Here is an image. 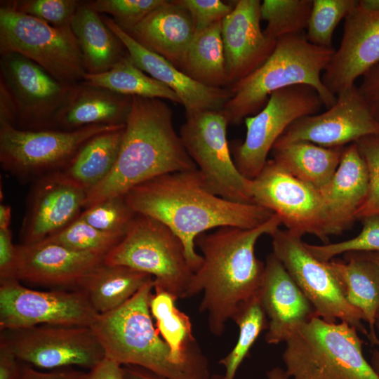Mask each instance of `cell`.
Returning <instances> with one entry per match:
<instances>
[{
	"label": "cell",
	"mask_w": 379,
	"mask_h": 379,
	"mask_svg": "<svg viewBox=\"0 0 379 379\" xmlns=\"http://www.w3.org/2000/svg\"><path fill=\"white\" fill-rule=\"evenodd\" d=\"M344 20L340 44L321 76L335 96L355 85L357 78L379 62V13L357 4Z\"/></svg>",
	"instance_id": "cell-18"
},
{
	"label": "cell",
	"mask_w": 379,
	"mask_h": 379,
	"mask_svg": "<svg viewBox=\"0 0 379 379\" xmlns=\"http://www.w3.org/2000/svg\"><path fill=\"white\" fill-rule=\"evenodd\" d=\"M345 261L326 262L335 276L347 302L359 310L368 324V340L379 347L375 324L379 317V266L360 252L345 253Z\"/></svg>",
	"instance_id": "cell-27"
},
{
	"label": "cell",
	"mask_w": 379,
	"mask_h": 379,
	"mask_svg": "<svg viewBox=\"0 0 379 379\" xmlns=\"http://www.w3.org/2000/svg\"><path fill=\"white\" fill-rule=\"evenodd\" d=\"M1 332V340L31 366L53 370L78 366L91 370L105 359L91 327L40 325Z\"/></svg>",
	"instance_id": "cell-14"
},
{
	"label": "cell",
	"mask_w": 379,
	"mask_h": 379,
	"mask_svg": "<svg viewBox=\"0 0 379 379\" xmlns=\"http://www.w3.org/2000/svg\"><path fill=\"white\" fill-rule=\"evenodd\" d=\"M281 224L274 213L254 228L222 227L196 239L203 262L193 273L187 298L204 292L199 310L207 313L210 331L215 335H222L227 321L258 298L265 264L255 256V246L261 236L270 235Z\"/></svg>",
	"instance_id": "cell-2"
},
{
	"label": "cell",
	"mask_w": 379,
	"mask_h": 379,
	"mask_svg": "<svg viewBox=\"0 0 379 379\" xmlns=\"http://www.w3.org/2000/svg\"><path fill=\"white\" fill-rule=\"evenodd\" d=\"M361 77L358 90L372 116L379 123V62Z\"/></svg>",
	"instance_id": "cell-45"
},
{
	"label": "cell",
	"mask_w": 379,
	"mask_h": 379,
	"mask_svg": "<svg viewBox=\"0 0 379 379\" xmlns=\"http://www.w3.org/2000/svg\"><path fill=\"white\" fill-rule=\"evenodd\" d=\"M101 18L124 43L133 63L178 95L186 116L201 111L222 110L231 98L229 88L208 86L192 79L164 58L139 44L111 17L101 15Z\"/></svg>",
	"instance_id": "cell-21"
},
{
	"label": "cell",
	"mask_w": 379,
	"mask_h": 379,
	"mask_svg": "<svg viewBox=\"0 0 379 379\" xmlns=\"http://www.w3.org/2000/svg\"><path fill=\"white\" fill-rule=\"evenodd\" d=\"M323 105L317 91L309 86L295 85L272 93L260 112L244 119L246 138L233 152L239 171L248 180L255 179L286 128L301 117L317 114Z\"/></svg>",
	"instance_id": "cell-12"
},
{
	"label": "cell",
	"mask_w": 379,
	"mask_h": 379,
	"mask_svg": "<svg viewBox=\"0 0 379 379\" xmlns=\"http://www.w3.org/2000/svg\"><path fill=\"white\" fill-rule=\"evenodd\" d=\"M313 0H264L260 5L261 20L267 22L265 35L274 41L305 33Z\"/></svg>",
	"instance_id": "cell-35"
},
{
	"label": "cell",
	"mask_w": 379,
	"mask_h": 379,
	"mask_svg": "<svg viewBox=\"0 0 379 379\" xmlns=\"http://www.w3.org/2000/svg\"><path fill=\"white\" fill-rule=\"evenodd\" d=\"M86 191L57 171L36 180L21 228L23 244L40 242L79 217Z\"/></svg>",
	"instance_id": "cell-19"
},
{
	"label": "cell",
	"mask_w": 379,
	"mask_h": 379,
	"mask_svg": "<svg viewBox=\"0 0 379 379\" xmlns=\"http://www.w3.org/2000/svg\"><path fill=\"white\" fill-rule=\"evenodd\" d=\"M190 13L194 32L221 22L234 6L220 0H175Z\"/></svg>",
	"instance_id": "cell-44"
},
{
	"label": "cell",
	"mask_w": 379,
	"mask_h": 379,
	"mask_svg": "<svg viewBox=\"0 0 379 379\" xmlns=\"http://www.w3.org/2000/svg\"><path fill=\"white\" fill-rule=\"evenodd\" d=\"M98 314L81 289L41 291L17 279L1 282V331L40 325L90 327Z\"/></svg>",
	"instance_id": "cell-16"
},
{
	"label": "cell",
	"mask_w": 379,
	"mask_h": 379,
	"mask_svg": "<svg viewBox=\"0 0 379 379\" xmlns=\"http://www.w3.org/2000/svg\"><path fill=\"white\" fill-rule=\"evenodd\" d=\"M233 320L239 326V334L233 349L220 361L225 368L223 379H234L238 368L260 333L268 328L267 317L258 298L244 305Z\"/></svg>",
	"instance_id": "cell-36"
},
{
	"label": "cell",
	"mask_w": 379,
	"mask_h": 379,
	"mask_svg": "<svg viewBox=\"0 0 379 379\" xmlns=\"http://www.w3.org/2000/svg\"><path fill=\"white\" fill-rule=\"evenodd\" d=\"M84 81L127 96L166 99L180 104L178 95L167 86L135 66L128 54L107 72L86 73Z\"/></svg>",
	"instance_id": "cell-34"
},
{
	"label": "cell",
	"mask_w": 379,
	"mask_h": 379,
	"mask_svg": "<svg viewBox=\"0 0 379 379\" xmlns=\"http://www.w3.org/2000/svg\"><path fill=\"white\" fill-rule=\"evenodd\" d=\"M0 54L1 82L15 108L13 126L28 131L55 130L73 84L58 81L20 53Z\"/></svg>",
	"instance_id": "cell-13"
},
{
	"label": "cell",
	"mask_w": 379,
	"mask_h": 379,
	"mask_svg": "<svg viewBox=\"0 0 379 379\" xmlns=\"http://www.w3.org/2000/svg\"><path fill=\"white\" fill-rule=\"evenodd\" d=\"M357 2L358 0H313L305 32L307 39L317 46L333 48L335 29Z\"/></svg>",
	"instance_id": "cell-38"
},
{
	"label": "cell",
	"mask_w": 379,
	"mask_h": 379,
	"mask_svg": "<svg viewBox=\"0 0 379 379\" xmlns=\"http://www.w3.org/2000/svg\"><path fill=\"white\" fill-rule=\"evenodd\" d=\"M260 0H239L222 21L230 86L258 69L274 50L277 41L267 38L260 27Z\"/></svg>",
	"instance_id": "cell-20"
},
{
	"label": "cell",
	"mask_w": 379,
	"mask_h": 379,
	"mask_svg": "<svg viewBox=\"0 0 379 379\" xmlns=\"http://www.w3.org/2000/svg\"><path fill=\"white\" fill-rule=\"evenodd\" d=\"M125 125L86 141L59 172L86 192L102 182L117 161Z\"/></svg>",
	"instance_id": "cell-32"
},
{
	"label": "cell",
	"mask_w": 379,
	"mask_h": 379,
	"mask_svg": "<svg viewBox=\"0 0 379 379\" xmlns=\"http://www.w3.org/2000/svg\"><path fill=\"white\" fill-rule=\"evenodd\" d=\"M124 234L98 230L79 215L65 227L44 241L60 244L76 251L105 257Z\"/></svg>",
	"instance_id": "cell-37"
},
{
	"label": "cell",
	"mask_w": 379,
	"mask_h": 379,
	"mask_svg": "<svg viewBox=\"0 0 379 379\" xmlns=\"http://www.w3.org/2000/svg\"><path fill=\"white\" fill-rule=\"evenodd\" d=\"M135 214L124 196H117L85 208L79 217L102 232L124 234Z\"/></svg>",
	"instance_id": "cell-39"
},
{
	"label": "cell",
	"mask_w": 379,
	"mask_h": 379,
	"mask_svg": "<svg viewBox=\"0 0 379 379\" xmlns=\"http://www.w3.org/2000/svg\"><path fill=\"white\" fill-rule=\"evenodd\" d=\"M70 26L87 74L107 72L128 55L121 40L85 1L80 2Z\"/></svg>",
	"instance_id": "cell-28"
},
{
	"label": "cell",
	"mask_w": 379,
	"mask_h": 379,
	"mask_svg": "<svg viewBox=\"0 0 379 379\" xmlns=\"http://www.w3.org/2000/svg\"><path fill=\"white\" fill-rule=\"evenodd\" d=\"M123 126H91L72 131H28L0 122L1 166L20 180H36L62 170L93 136Z\"/></svg>",
	"instance_id": "cell-10"
},
{
	"label": "cell",
	"mask_w": 379,
	"mask_h": 379,
	"mask_svg": "<svg viewBox=\"0 0 379 379\" xmlns=\"http://www.w3.org/2000/svg\"><path fill=\"white\" fill-rule=\"evenodd\" d=\"M282 354L292 379H379L363 354L364 340L345 321L314 316L293 329Z\"/></svg>",
	"instance_id": "cell-6"
},
{
	"label": "cell",
	"mask_w": 379,
	"mask_h": 379,
	"mask_svg": "<svg viewBox=\"0 0 379 379\" xmlns=\"http://www.w3.org/2000/svg\"><path fill=\"white\" fill-rule=\"evenodd\" d=\"M361 254L379 266V252H360Z\"/></svg>",
	"instance_id": "cell-55"
},
{
	"label": "cell",
	"mask_w": 379,
	"mask_h": 379,
	"mask_svg": "<svg viewBox=\"0 0 379 379\" xmlns=\"http://www.w3.org/2000/svg\"><path fill=\"white\" fill-rule=\"evenodd\" d=\"M166 0H94L86 4L98 13H107L125 32L145 19Z\"/></svg>",
	"instance_id": "cell-41"
},
{
	"label": "cell",
	"mask_w": 379,
	"mask_h": 379,
	"mask_svg": "<svg viewBox=\"0 0 379 379\" xmlns=\"http://www.w3.org/2000/svg\"><path fill=\"white\" fill-rule=\"evenodd\" d=\"M19 379H88V373L71 367L40 371L26 364H22Z\"/></svg>",
	"instance_id": "cell-47"
},
{
	"label": "cell",
	"mask_w": 379,
	"mask_h": 379,
	"mask_svg": "<svg viewBox=\"0 0 379 379\" xmlns=\"http://www.w3.org/2000/svg\"><path fill=\"white\" fill-rule=\"evenodd\" d=\"M3 340H0V379H19L22 365Z\"/></svg>",
	"instance_id": "cell-48"
},
{
	"label": "cell",
	"mask_w": 379,
	"mask_h": 379,
	"mask_svg": "<svg viewBox=\"0 0 379 379\" xmlns=\"http://www.w3.org/2000/svg\"><path fill=\"white\" fill-rule=\"evenodd\" d=\"M176 300L164 291L152 294L150 311L156 319L157 329L178 363L209 373L205 357L196 348L190 319L176 307Z\"/></svg>",
	"instance_id": "cell-31"
},
{
	"label": "cell",
	"mask_w": 379,
	"mask_h": 379,
	"mask_svg": "<svg viewBox=\"0 0 379 379\" xmlns=\"http://www.w3.org/2000/svg\"><path fill=\"white\" fill-rule=\"evenodd\" d=\"M357 5L362 10L379 13V0H359Z\"/></svg>",
	"instance_id": "cell-53"
},
{
	"label": "cell",
	"mask_w": 379,
	"mask_h": 379,
	"mask_svg": "<svg viewBox=\"0 0 379 379\" xmlns=\"http://www.w3.org/2000/svg\"><path fill=\"white\" fill-rule=\"evenodd\" d=\"M124 198L135 213L159 220L179 237L194 272L203 262L195 250L198 236L222 227L254 228L274 214L260 205L232 201L213 194L197 169L154 178L130 190Z\"/></svg>",
	"instance_id": "cell-1"
},
{
	"label": "cell",
	"mask_w": 379,
	"mask_h": 379,
	"mask_svg": "<svg viewBox=\"0 0 379 379\" xmlns=\"http://www.w3.org/2000/svg\"><path fill=\"white\" fill-rule=\"evenodd\" d=\"M17 246L12 241L10 229L0 230V281L15 279Z\"/></svg>",
	"instance_id": "cell-46"
},
{
	"label": "cell",
	"mask_w": 379,
	"mask_h": 379,
	"mask_svg": "<svg viewBox=\"0 0 379 379\" xmlns=\"http://www.w3.org/2000/svg\"><path fill=\"white\" fill-rule=\"evenodd\" d=\"M11 208L6 204L0 205V230L10 229Z\"/></svg>",
	"instance_id": "cell-51"
},
{
	"label": "cell",
	"mask_w": 379,
	"mask_h": 379,
	"mask_svg": "<svg viewBox=\"0 0 379 379\" xmlns=\"http://www.w3.org/2000/svg\"><path fill=\"white\" fill-rule=\"evenodd\" d=\"M154 281L144 286L124 305L98 314L90 326L105 358L120 365L141 367L166 379H210L204 373L178 363L155 328L150 300Z\"/></svg>",
	"instance_id": "cell-5"
},
{
	"label": "cell",
	"mask_w": 379,
	"mask_h": 379,
	"mask_svg": "<svg viewBox=\"0 0 379 379\" xmlns=\"http://www.w3.org/2000/svg\"><path fill=\"white\" fill-rule=\"evenodd\" d=\"M335 50L311 44L305 32L278 39L267 60L229 88L231 98L222 109L229 123L238 124L246 117L257 114L272 93L295 85L311 86L326 109L330 108L337 96L326 88L321 76Z\"/></svg>",
	"instance_id": "cell-4"
},
{
	"label": "cell",
	"mask_w": 379,
	"mask_h": 379,
	"mask_svg": "<svg viewBox=\"0 0 379 379\" xmlns=\"http://www.w3.org/2000/svg\"><path fill=\"white\" fill-rule=\"evenodd\" d=\"M345 147H325L306 141L274 144L272 159L285 171L320 190L336 171Z\"/></svg>",
	"instance_id": "cell-29"
},
{
	"label": "cell",
	"mask_w": 379,
	"mask_h": 379,
	"mask_svg": "<svg viewBox=\"0 0 379 379\" xmlns=\"http://www.w3.org/2000/svg\"><path fill=\"white\" fill-rule=\"evenodd\" d=\"M360 233L350 239L324 245L305 243L307 250L318 260L328 262L335 256L348 252H379V215H370L361 220Z\"/></svg>",
	"instance_id": "cell-40"
},
{
	"label": "cell",
	"mask_w": 379,
	"mask_h": 379,
	"mask_svg": "<svg viewBox=\"0 0 379 379\" xmlns=\"http://www.w3.org/2000/svg\"><path fill=\"white\" fill-rule=\"evenodd\" d=\"M133 97L84 81L72 85L56 121L55 130L72 131L98 125H125Z\"/></svg>",
	"instance_id": "cell-26"
},
{
	"label": "cell",
	"mask_w": 379,
	"mask_h": 379,
	"mask_svg": "<svg viewBox=\"0 0 379 379\" xmlns=\"http://www.w3.org/2000/svg\"><path fill=\"white\" fill-rule=\"evenodd\" d=\"M126 32L146 49L161 55L181 70L194 27L185 8L175 0H166Z\"/></svg>",
	"instance_id": "cell-25"
},
{
	"label": "cell",
	"mask_w": 379,
	"mask_h": 379,
	"mask_svg": "<svg viewBox=\"0 0 379 379\" xmlns=\"http://www.w3.org/2000/svg\"><path fill=\"white\" fill-rule=\"evenodd\" d=\"M258 298L269 319L265 341L285 342L295 328L316 316L313 306L273 254L266 259Z\"/></svg>",
	"instance_id": "cell-23"
},
{
	"label": "cell",
	"mask_w": 379,
	"mask_h": 379,
	"mask_svg": "<svg viewBox=\"0 0 379 379\" xmlns=\"http://www.w3.org/2000/svg\"><path fill=\"white\" fill-rule=\"evenodd\" d=\"M369 175L366 164L357 143L345 147L339 166L319 194L325 206L331 235L350 228L368 191Z\"/></svg>",
	"instance_id": "cell-24"
},
{
	"label": "cell",
	"mask_w": 379,
	"mask_h": 379,
	"mask_svg": "<svg viewBox=\"0 0 379 379\" xmlns=\"http://www.w3.org/2000/svg\"><path fill=\"white\" fill-rule=\"evenodd\" d=\"M268 379H289L284 370L275 367L267 372Z\"/></svg>",
	"instance_id": "cell-54"
},
{
	"label": "cell",
	"mask_w": 379,
	"mask_h": 379,
	"mask_svg": "<svg viewBox=\"0 0 379 379\" xmlns=\"http://www.w3.org/2000/svg\"><path fill=\"white\" fill-rule=\"evenodd\" d=\"M104 262L151 275L154 291L168 293L177 300L187 298L194 273L179 237L159 220L139 213Z\"/></svg>",
	"instance_id": "cell-7"
},
{
	"label": "cell",
	"mask_w": 379,
	"mask_h": 379,
	"mask_svg": "<svg viewBox=\"0 0 379 379\" xmlns=\"http://www.w3.org/2000/svg\"><path fill=\"white\" fill-rule=\"evenodd\" d=\"M1 5L30 15L54 27L70 26L81 1L15 0L3 1Z\"/></svg>",
	"instance_id": "cell-42"
},
{
	"label": "cell",
	"mask_w": 379,
	"mask_h": 379,
	"mask_svg": "<svg viewBox=\"0 0 379 379\" xmlns=\"http://www.w3.org/2000/svg\"><path fill=\"white\" fill-rule=\"evenodd\" d=\"M181 70L208 86H230L222 39V21L194 32Z\"/></svg>",
	"instance_id": "cell-33"
},
{
	"label": "cell",
	"mask_w": 379,
	"mask_h": 379,
	"mask_svg": "<svg viewBox=\"0 0 379 379\" xmlns=\"http://www.w3.org/2000/svg\"><path fill=\"white\" fill-rule=\"evenodd\" d=\"M228 124L222 110L199 112L186 116L180 136L211 192L232 201L254 204L252 180L239 171L230 154Z\"/></svg>",
	"instance_id": "cell-9"
},
{
	"label": "cell",
	"mask_w": 379,
	"mask_h": 379,
	"mask_svg": "<svg viewBox=\"0 0 379 379\" xmlns=\"http://www.w3.org/2000/svg\"><path fill=\"white\" fill-rule=\"evenodd\" d=\"M122 368L124 379H166L139 366L125 365ZM210 379H223V375H213Z\"/></svg>",
	"instance_id": "cell-50"
},
{
	"label": "cell",
	"mask_w": 379,
	"mask_h": 379,
	"mask_svg": "<svg viewBox=\"0 0 379 379\" xmlns=\"http://www.w3.org/2000/svg\"><path fill=\"white\" fill-rule=\"evenodd\" d=\"M15 52L58 81L74 84L86 73L71 26L54 27L1 5L0 53Z\"/></svg>",
	"instance_id": "cell-8"
},
{
	"label": "cell",
	"mask_w": 379,
	"mask_h": 379,
	"mask_svg": "<svg viewBox=\"0 0 379 379\" xmlns=\"http://www.w3.org/2000/svg\"><path fill=\"white\" fill-rule=\"evenodd\" d=\"M105 256L42 241L17 246L15 279L41 285L77 288Z\"/></svg>",
	"instance_id": "cell-22"
},
{
	"label": "cell",
	"mask_w": 379,
	"mask_h": 379,
	"mask_svg": "<svg viewBox=\"0 0 379 379\" xmlns=\"http://www.w3.org/2000/svg\"><path fill=\"white\" fill-rule=\"evenodd\" d=\"M88 379H124L123 368L121 365L105 358L88 372Z\"/></svg>",
	"instance_id": "cell-49"
},
{
	"label": "cell",
	"mask_w": 379,
	"mask_h": 379,
	"mask_svg": "<svg viewBox=\"0 0 379 379\" xmlns=\"http://www.w3.org/2000/svg\"><path fill=\"white\" fill-rule=\"evenodd\" d=\"M364 159L369 175L367 196L356 214V218L379 215V135L363 137L355 142Z\"/></svg>",
	"instance_id": "cell-43"
},
{
	"label": "cell",
	"mask_w": 379,
	"mask_h": 379,
	"mask_svg": "<svg viewBox=\"0 0 379 379\" xmlns=\"http://www.w3.org/2000/svg\"><path fill=\"white\" fill-rule=\"evenodd\" d=\"M270 236L272 253L313 306L315 315L329 322L338 319L345 321L368 339L361 312L347 302L326 262L318 260L307 250L301 237L287 230L279 228Z\"/></svg>",
	"instance_id": "cell-11"
},
{
	"label": "cell",
	"mask_w": 379,
	"mask_h": 379,
	"mask_svg": "<svg viewBox=\"0 0 379 379\" xmlns=\"http://www.w3.org/2000/svg\"><path fill=\"white\" fill-rule=\"evenodd\" d=\"M372 135H379V123L355 84L339 93L335 104L324 112L293 122L274 144L306 141L325 147H338Z\"/></svg>",
	"instance_id": "cell-17"
},
{
	"label": "cell",
	"mask_w": 379,
	"mask_h": 379,
	"mask_svg": "<svg viewBox=\"0 0 379 379\" xmlns=\"http://www.w3.org/2000/svg\"><path fill=\"white\" fill-rule=\"evenodd\" d=\"M375 328L377 336L379 340V317L376 319ZM370 364L372 368L373 369V371L376 373V374L379 375V350L378 349H374L372 351Z\"/></svg>",
	"instance_id": "cell-52"
},
{
	"label": "cell",
	"mask_w": 379,
	"mask_h": 379,
	"mask_svg": "<svg viewBox=\"0 0 379 379\" xmlns=\"http://www.w3.org/2000/svg\"><path fill=\"white\" fill-rule=\"evenodd\" d=\"M197 169L174 128L171 107L161 99L133 96L115 165L102 182L86 192L83 208L124 196L154 178Z\"/></svg>",
	"instance_id": "cell-3"
},
{
	"label": "cell",
	"mask_w": 379,
	"mask_h": 379,
	"mask_svg": "<svg viewBox=\"0 0 379 379\" xmlns=\"http://www.w3.org/2000/svg\"><path fill=\"white\" fill-rule=\"evenodd\" d=\"M152 281L146 273L103 262L81 280L77 288L86 293L98 314H103L124 305Z\"/></svg>",
	"instance_id": "cell-30"
},
{
	"label": "cell",
	"mask_w": 379,
	"mask_h": 379,
	"mask_svg": "<svg viewBox=\"0 0 379 379\" xmlns=\"http://www.w3.org/2000/svg\"><path fill=\"white\" fill-rule=\"evenodd\" d=\"M253 203L276 213L287 230L308 234L328 244L331 235L326 211L318 190L293 177L272 159L252 180Z\"/></svg>",
	"instance_id": "cell-15"
}]
</instances>
